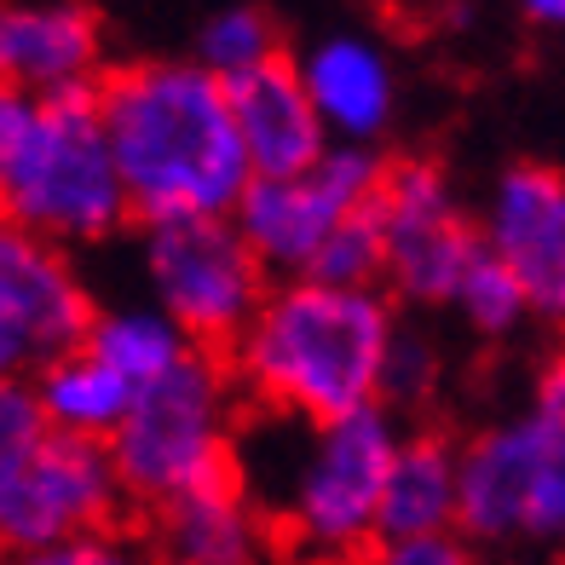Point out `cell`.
I'll return each mask as SVG.
<instances>
[{
	"instance_id": "cell-1",
	"label": "cell",
	"mask_w": 565,
	"mask_h": 565,
	"mask_svg": "<svg viewBox=\"0 0 565 565\" xmlns=\"http://www.w3.org/2000/svg\"><path fill=\"white\" fill-rule=\"evenodd\" d=\"M98 110L116 150L134 225L225 220L254 185L248 145L225 82L202 64H110L98 70Z\"/></svg>"
},
{
	"instance_id": "cell-20",
	"label": "cell",
	"mask_w": 565,
	"mask_h": 565,
	"mask_svg": "<svg viewBox=\"0 0 565 565\" xmlns=\"http://www.w3.org/2000/svg\"><path fill=\"white\" fill-rule=\"evenodd\" d=\"M196 53H202V70H214L220 82H231V75H248V70L282 58L277 18H271L266 7H231V12H220L209 30H202Z\"/></svg>"
},
{
	"instance_id": "cell-23",
	"label": "cell",
	"mask_w": 565,
	"mask_h": 565,
	"mask_svg": "<svg viewBox=\"0 0 565 565\" xmlns=\"http://www.w3.org/2000/svg\"><path fill=\"white\" fill-rule=\"evenodd\" d=\"M433 375H439V358H433V347L398 329L393 347H387V364H381V398L409 409V404H422V398H427Z\"/></svg>"
},
{
	"instance_id": "cell-18",
	"label": "cell",
	"mask_w": 565,
	"mask_h": 565,
	"mask_svg": "<svg viewBox=\"0 0 565 565\" xmlns=\"http://www.w3.org/2000/svg\"><path fill=\"white\" fill-rule=\"evenodd\" d=\"M35 398L46 409V422H53V433H75V439L110 445L116 427L127 422V409H134L139 387H134V381H121L105 358L75 352V358H64V364H53L41 375Z\"/></svg>"
},
{
	"instance_id": "cell-19",
	"label": "cell",
	"mask_w": 565,
	"mask_h": 565,
	"mask_svg": "<svg viewBox=\"0 0 565 565\" xmlns=\"http://www.w3.org/2000/svg\"><path fill=\"white\" fill-rule=\"evenodd\" d=\"M87 352L105 358L121 381L150 387V381L168 375L179 358L191 352V341H185V329H179L173 318H157V312H116V318H98Z\"/></svg>"
},
{
	"instance_id": "cell-11",
	"label": "cell",
	"mask_w": 565,
	"mask_h": 565,
	"mask_svg": "<svg viewBox=\"0 0 565 565\" xmlns=\"http://www.w3.org/2000/svg\"><path fill=\"white\" fill-rule=\"evenodd\" d=\"M231 116H237V134L248 145L254 179H312L329 157L323 145V110L306 75L289 58H271L248 75H231L225 82Z\"/></svg>"
},
{
	"instance_id": "cell-21",
	"label": "cell",
	"mask_w": 565,
	"mask_h": 565,
	"mask_svg": "<svg viewBox=\"0 0 565 565\" xmlns=\"http://www.w3.org/2000/svg\"><path fill=\"white\" fill-rule=\"evenodd\" d=\"M381 271H387V231H381V214L370 202L364 214L341 220V231L323 243L306 282H323V289H370Z\"/></svg>"
},
{
	"instance_id": "cell-16",
	"label": "cell",
	"mask_w": 565,
	"mask_h": 565,
	"mask_svg": "<svg viewBox=\"0 0 565 565\" xmlns=\"http://www.w3.org/2000/svg\"><path fill=\"white\" fill-rule=\"evenodd\" d=\"M461 513V450L450 433H416L387 479L375 513V543H416V536H450Z\"/></svg>"
},
{
	"instance_id": "cell-22",
	"label": "cell",
	"mask_w": 565,
	"mask_h": 565,
	"mask_svg": "<svg viewBox=\"0 0 565 565\" xmlns=\"http://www.w3.org/2000/svg\"><path fill=\"white\" fill-rule=\"evenodd\" d=\"M525 289H520V277L508 271V260L484 243V254L473 260L468 282H461V312L473 318V329H484V335H508L513 323H520L525 312Z\"/></svg>"
},
{
	"instance_id": "cell-10",
	"label": "cell",
	"mask_w": 565,
	"mask_h": 565,
	"mask_svg": "<svg viewBox=\"0 0 565 565\" xmlns=\"http://www.w3.org/2000/svg\"><path fill=\"white\" fill-rule=\"evenodd\" d=\"M484 243L520 277L531 312L565 323V173L554 162H513L502 173Z\"/></svg>"
},
{
	"instance_id": "cell-27",
	"label": "cell",
	"mask_w": 565,
	"mask_h": 565,
	"mask_svg": "<svg viewBox=\"0 0 565 565\" xmlns=\"http://www.w3.org/2000/svg\"><path fill=\"white\" fill-rule=\"evenodd\" d=\"M531 23H548V30H565V0H520Z\"/></svg>"
},
{
	"instance_id": "cell-24",
	"label": "cell",
	"mask_w": 565,
	"mask_h": 565,
	"mask_svg": "<svg viewBox=\"0 0 565 565\" xmlns=\"http://www.w3.org/2000/svg\"><path fill=\"white\" fill-rule=\"evenodd\" d=\"M46 433H53V422H46L41 398L30 387H18V381H7V387H0V461L30 456Z\"/></svg>"
},
{
	"instance_id": "cell-4",
	"label": "cell",
	"mask_w": 565,
	"mask_h": 565,
	"mask_svg": "<svg viewBox=\"0 0 565 565\" xmlns=\"http://www.w3.org/2000/svg\"><path fill=\"white\" fill-rule=\"evenodd\" d=\"M225 381L231 370L209 352H185L168 375L139 387L127 422L110 439L116 479L134 508H168L196 491L225 439Z\"/></svg>"
},
{
	"instance_id": "cell-12",
	"label": "cell",
	"mask_w": 565,
	"mask_h": 565,
	"mask_svg": "<svg viewBox=\"0 0 565 565\" xmlns=\"http://www.w3.org/2000/svg\"><path fill=\"white\" fill-rule=\"evenodd\" d=\"M536 468H543V433H536L531 416L479 433V439L461 450V513H456V531L473 536V543H508V536H525Z\"/></svg>"
},
{
	"instance_id": "cell-25",
	"label": "cell",
	"mask_w": 565,
	"mask_h": 565,
	"mask_svg": "<svg viewBox=\"0 0 565 565\" xmlns=\"http://www.w3.org/2000/svg\"><path fill=\"white\" fill-rule=\"evenodd\" d=\"M352 565H479L461 536H416V543H370Z\"/></svg>"
},
{
	"instance_id": "cell-26",
	"label": "cell",
	"mask_w": 565,
	"mask_h": 565,
	"mask_svg": "<svg viewBox=\"0 0 565 565\" xmlns=\"http://www.w3.org/2000/svg\"><path fill=\"white\" fill-rule=\"evenodd\" d=\"M18 565H145V559H139V548H127L116 531H105V536H75V543L23 554Z\"/></svg>"
},
{
	"instance_id": "cell-8",
	"label": "cell",
	"mask_w": 565,
	"mask_h": 565,
	"mask_svg": "<svg viewBox=\"0 0 565 565\" xmlns=\"http://www.w3.org/2000/svg\"><path fill=\"white\" fill-rule=\"evenodd\" d=\"M93 329L98 306L70 271L58 243L30 237L18 225L0 231V370L46 375L64 358L87 352Z\"/></svg>"
},
{
	"instance_id": "cell-7",
	"label": "cell",
	"mask_w": 565,
	"mask_h": 565,
	"mask_svg": "<svg viewBox=\"0 0 565 565\" xmlns=\"http://www.w3.org/2000/svg\"><path fill=\"white\" fill-rule=\"evenodd\" d=\"M375 214L387 231V277L398 282V295L416 306L461 300V282H468L484 243L456 214L445 168L427 157H387Z\"/></svg>"
},
{
	"instance_id": "cell-14",
	"label": "cell",
	"mask_w": 565,
	"mask_h": 565,
	"mask_svg": "<svg viewBox=\"0 0 565 565\" xmlns=\"http://www.w3.org/2000/svg\"><path fill=\"white\" fill-rule=\"evenodd\" d=\"M157 536H162V554L185 565H254L260 531H254V513L243 497L237 445L214 456V468L202 473L196 491H185L157 513Z\"/></svg>"
},
{
	"instance_id": "cell-6",
	"label": "cell",
	"mask_w": 565,
	"mask_h": 565,
	"mask_svg": "<svg viewBox=\"0 0 565 565\" xmlns=\"http://www.w3.org/2000/svg\"><path fill=\"white\" fill-rule=\"evenodd\" d=\"M121 508L127 491L116 479L110 445L98 439L46 433L30 456L0 461V536L18 559L75 536H105L116 531Z\"/></svg>"
},
{
	"instance_id": "cell-29",
	"label": "cell",
	"mask_w": 565,
	"mask_h": 565,
	"mask_svg": "<svg viewBox=\"0 0 565 565\" xmlns=\"http://www.w3.org/2000/svg\"><path fill=\"white\" fill-rule=\"evenodd\" d=\"M318 565H323V559H318Z\"/></svg>"
},
{
	"instance_id": "cell-13",
	"label": "cell",
	"mask_w": 565,
	"mask_h": 565,
	"mask_svg": "<svg viewBox=\"0 0 565 565\" xmlns=\"http://www.w3.org/2000/svg\"><path fill=\"white\" fill-rule=\"evenodd\" d=\"M0 75L7 93H58L98 75V12L87 0L12 7L0 18Z\"/></svg>"
},
{
	"instance_id": "cell-3",
	"label": "cell",
	"mask_w": 565,
	"mask_h": 565,
	"mask_svg": "<svg viewBox=\"0 0 565 565\" xmlns=\"http://www.w3.org/2000/svg\"><path fill=\"white\" fill-rule=\"evenodd\" d=\"M0 209L30 237H110L134 225V196L121 185L116 150L98 110V75L46 98H0Z\"/></svg>"
},
{
	"instance_id": "cell-2",
	"label": "cell",
	"mask_w": 565,
	"mask_h": 565,
	"mask_svg": "<svg viewBox=\"0 0 565 565\" xmlns=\"http://www.w3.org/2000/svg\"><path fill=\"white\" fill-rule=\"evenodd\" d=\"M393 312L370 289H323V282H289L266 300L237 370L254 398L282 416H306L335 427L381 393V364L393 347Z\"/></svg>"
},
{
	"instance_id": "cell-17",
	"label": "cell",
	"mask_w": 565,
	"mask_h": 565,
	"mask_svg": "<svg viewBox=\"0 0 565 565\" xmlns=\"http://www.w3.org/2000/svg\"><path fill=\"white\" fill-rule=\"evenodd\" d=\"M306 87H312L323 121H335L341 134L370 139L387 127L393 75L364 41H323L312 53V64H306Z\"/></svg>"
},
{
	"instance_id": "cell-15",
	"label": "cell",
	"mask_w": 565,
	"mask_h": 565,
	"mask_svg": "<svg viewBox=\"0 0 565 565\" xmlns=\"http://www.w3.org/2000/svg\"><path fill=\"white\" fill-rule=\"evenodd\" d=\"M352 220L318 179H254L237 202V231L266 260V271H312L323 243Z\"/></svg>"
},
{
	"instance_id": "cell-9",
	"label": "cell",
	"mask_w": 565,
	"mask_h": 565,
	"mask_svg": "<svg viewBox=\"0 0 565 565\" xmlns=\"http://www.w3.org/2000/svg\"><path fill=\"white\" fill-rule=\"evenodd\" d=\"M398 439H393V422L387 409H358V416L323 427V439L312 450L300 473V491L289 508V525L300 543H318V548H341L358 554L375 543V513L381 497H387V479H393V461H398Z\"/></svg>"
},
{
	"instance_id": "cell-5",
	"label": "cell",
	"mask_w": 565,
	"mask_h": 565,
	"mask_svg": "<svg viewBox=\"0 0 565 565\" xmlns=\"http://www.w3.org/2000/svg\"><path fill=\"white\" fill-rule=\"evenodd\" d=\"M150 277L191 352L237 370L254 318L266 312V260L231 220H168L150 231Z\"/></svg>"
},
{
	"instance_id": "cell-28",
	"label": "cell",
	"mask_w": 565,
	"mask_h": 565,
	"mask_svg": "<svg viewBox=\"0 0 565 565\" xmlns=\"http://www.w3.org/2000/svg\"><path fill=\"white\" fill-rule=\"evenodd\" d=\"M157 565H185V559H168V554H162V559H157Z\"/></svg>"
}]
</instances>
